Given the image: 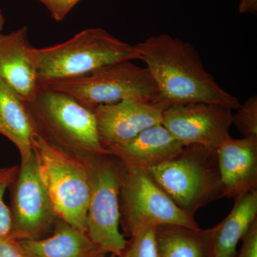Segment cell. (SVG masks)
I'll use <instances>...</instances> for the list:
<instances>
[{"label":"cell","mask_w":257,"mask_h":257,"mask_svg":"<svg viewBox=\"0 0 257 257\" xmlns=\"http://www.w3.org/2000/svg\"><path fill=\"white\" fill-rule=\"evenodd\" d=\"M158 89L154 105L165 109L190 103H212L238 109L237 97L225 91L204 68L197 51L167 34L135 45Z\"/></svg>","instance_id":"cell-1"},{"label":"cell","mask_w":257,"mask_h":257,"mask_svg":"<svg viewBox=\"0 0 257 257\" xmlns=\"http://www.w3.org/2000/svg\"><path fill=\"white\" fill-rule=\"evenodd\" d=\"M30 57L39 84L84 75L101 67L139 60L135 45L101 28L86 29L63 43L37 49Z\"/></svg>","instance_id":"cell-2"},{"label":"cell","mask_w":257,"mask_h":257,"mask_svg":"<svg viewBox=\"0 0 257 257\" xmlns=\"http://www.w3.org/2000/svg\"><path fill=\"white\" fill-rule=\"evenodd\" d=\"M25 104L37 133L50 143L82 158L110 153L101 143L94 110L72 96L39 84Z\"/></svg>","instance_id":"cell-3"},{"label":"cell","mask_w":257,"mask_h":257,"mask_svg":"<svg viewBox=\"0 0 257 257\" xmlns=\"http://www.w3.org/2000/svg\"><path fill=\"white\" fill-rule=\"evenodd\" d=\"M144 170L190 215L224 197L216 152L206 147H184L170 160Z\"/></svg>","instance_id":"cell-4"},{"label":"cell","mask_w":257,"mask_h":257,"mask_svg":"<svg viewBox=\"0 0 257 257\" xmlns=\"http://www.w3.org/2000/svg\"><path fill=\"white\" fill-rule=\"evenodd\" d=\"M32 150L59 219L86 233L90 185L85 160L50 143L37 131Z\"/></svg>","instance_id":"cell-5"},{"label":"cell","mask_w":257,"mask_h":257,"mask_svg":"<svg viewBox=\"0 0 257 257\" xmlns=\"http://www.w3.org/2000/svg\"><path fill=\"white\" fill-rule=\"evenodd\" d=\"M39 84L69 94L91 109L125 99L153 104L158 95L156 82L149 69L131 61L107 64L78 77Z\"/></svg>","instance_id":"cell-6"},{"label":"cell","mask_w":257,"mask_h":257,"mask_svg":"<svg viewBox=\"0 0 257 257\" xmlns=\"http://www.w3.org/2000/svg\"><path fill=\"white\" fill-rule=\"evenodd\" d=\"M83 158L90 185L86 234L103 251L119 257L126 242L119 231V192L124 164L111 153Z\"/></svg>","instance_id":"cell-7"},{"label":"cell","mask_w":257,"mask_h":257,"mask_svg":"<svg viewBox=\"0 0 257 257\" xmlns=\"http://www.w3.org/2000/svg\"><path fill=\"white\" fill-rule=\"evenodd\" d=\"M120 224L125 236L147 228L178 225L199 229L143 168L124 165L119 192Z\"/></svg>","instance_id":"cell-8"},{"label":"cell","mask_w":257,"mask_h":257,"mask_svg":"<svg viewBox=\"0 0 257 257\" xmlns=\"http://www.w3.org/2000/svg\"><path fill=\"white\" fill-rule=\"evenodd\" d=\"M12 185V238L37 240L50 236L59 220L42 180L34 151L22 159Z\"/></svg>","instance_id":"cell-9"},{"label":"cell","mask_w":257,"mask_h":257,"mask_svg":"<svg viewBox=\"0 0 257 257\" xmlns=\"http://www.w3.org/2000/svg\"><path fill=\"white\" fill-rule=\"evenodd\" d=\"M232 109L212 103H190L163 111L162 124L184 147L197 145L216 151L229 138Z\"/></svg>","instance_id":"cell-10"},{"label":"cell","mask_w":257,"mask_h":257,"mask_svg":"<svg viewBox=\"0 0 257 257\" xmlns=\"http://www.w3.org/2000/svg\"><path fill=\"white\" fill-rule=\"evenodd\" d=\"M93 110L99 139L105 149L127 143L143 130L162 124L164 111L151 103L130 99L98 106Z\"/></svg>","instance_id":"cell-11"},{"label":"cell","mask_w":257,"mask_h":257,"mask_svg":"<svg viewBox=\"0 0 257 257\" xmlns=\"http://www.w3.org/2000/svg\"><path fill=\"white\" fill-rule=\"evenodd\" d=\"M216 152L224 197L257 190V139L229 137Z\"/></svg>","instance_id":"cell-12"},{"label":"cell","mask_w":257,"mask_h":257,"mask_svg":"<svg viewBox=\"0 0 257 257\" xmlns=\"http://www.w3.org/2000/svg\"><path fill=\"white\" fill-rule=\"evenodd\" d=\"M32 49L25 26L0 35V78L25 102L31 100L39 87L30 57Z\"/></svg>","instance_id":"cell-13"},{"label":"cell","mask_w":257,"mask_h":257,"mask_svg":"<svg viewBox=\"0 0 257 257\" xmlns=\"http://www.w3.org/2000/svg\"><path fill=\"white\" fill-rule=\"evenodd\" d=\"M183 147L163 124H160L143 130L127 143L106 149L126 167L146 169L170 160Z\"/></svg>","instance_id":"cell-14"},{"label":"cell","mask_w":257,"mask_h":257,"mask_svg":"<svg viewBox=\"0 0 257 257\" xmlns=\"http://www.w3.org/2000/svg\"><path fill=\"white\" fill-rule=\"evenodd\" d=\"M18 241L27 257H116L96 246L85 232L62 220L47 237Z\"/></svg>","instance_id":"cell-15"},{"label":"cell","mask_w":257,"mask_h":257,"mask_svg":"<svg viewBox=\"0 0 257 257\" xmlns=\"http://www.w3.org/2000/svg\"><path fill=\"white\" fill-rule=\"evenodd\" d=\"M36 133L25 101L0 78V134L15 144L23 159L33 151L32 138Z\"/></svg>","instance_id":"cell-16"},{"label":"cell","mask_w":257,"mask_h":257,"mask_svg":"<svg viewBox=\"0 0 257 257\" xmlns=\"http://www.w3.org/2000/svg\"><path fill=\"white\" fill-rule=\"evenodd\" d=\"M216 226L192 229L178 225L155 228L159 257H214Z\"/></svg>","instance_id":"cell-17"},{"label":"cell","mask_w":257,"mask_h":257,"mask_svg":"<svg viewBox=\"0 0 257 257\" xmlns=\"http://www.w3.org/2000/svg\"><path fill=\"white\" fill-rule=\"evenodd\" d=\"M227 216L216 225L214 257H235L238 244L250 225L257 219V190L235 197Z\"/></svg>","instance_id":"cell-18"},{"label":"cell","mask_w":257,"mask_h":257,"mask_svg":"<svg viewBox=\"0 0 257 257\" xmlns=\"http://www.w3.org/2000/svg\"><path fill=\"white\" fill-rule=\"evenodd\" d=\"M119 257H159L155 228H147L130 236Z\"/></svg>","instance_id":"cell-19"},{"label":"cell","mask_w":257,"mask_h":257,"mask_svg":"<svg viewBox=\"0 0 257 257\" xmlns=\"http://www.w3.org/2000/svg\"><path fill=\"white\" fill-rule=\"evenodd\" d=\"M233 115V123L243 138L257 139V96L248 98Z\"/></svg>","instance_id":"cell-20"},{"label":"cell","mask_w":257,"mask_h":257,"mask_svg":"<svg viewBox=\"0 0 257 257\" xmlns=\"http://www.w3.org/2000/svg\"><path fill=\"white\" fill-rule=\"evenodd\" d=\"M18 168L14 172L0 179V240L12 238L13 222L10 208L7 207L3 200L5 190L14 181Z\"/></svg>","instance_id":"cell-21"},{"label":"cell","mask_w":257,"mask_h":257,"mask_svg":"<svg viewBox=\"0 0 257 257\" xmlns=\"http://www.w3.org/2000/svg\"><path fill=\"white\" fill-rule=\"evenodd\" d=\"M46 7L56 21H62L81 0H37Z\"/></svg>","instance_id":"cell-22"},{"label":"cell","mask_w":257,"mask_h":257,"mask_svg":"<svg viewBox=\"0 0 257 257\" xmlns=\"http://www.w3.org/2000/svg\"><path fill=\"white\" fill-rule=\"evenodd\" d=\"M241 241V247L235 257H257V219L250 225Z\"/></svg>","instance_id":"cell-23"},{"label":"cell","mask_w":257,"mask_h":257,"mask_svg":"<svg viewBox=\"0 0 257 257\" xmlns=\"http://www.w3.org/2000/svg\"><path fill=\"white\" fill-rule=\"evenodd\" d=\"M0 257H27L18 240L13 238L0 240Z\"/></svg>","instance_id":"cell-24"},{"label":"cell","mask_w":257,"mask_h":257,"mask_svg":"<svg viewBox=\"0 0 257 257\" xmlns=\"http://www.w3.org/2000/svg\"><path fill=\"white\" fill-rule=\"evenodd\" d=\"M257 11V0H241L239 3L240 13H256Z\"/></svg>","instance_id":"cell-25"},{"label":"cell","mask_w":257,"mask_h":257,"mask_svg":"<svg viewBox=\"0 0 257 257\" xmlns=\"http://www.w3.org/2000/svg\"><path fill=\"white\" fill-rule=\"evenodd\" d=\"M18 169V167H10V168H0V179L4 178L7 175H10Z\"/></svg>","instance_id":"cell-26"},{"label":"cell","mask_w":257,"mask_h":257,"mask_svg":"<svg viewBox=\"0 0 257 257\" xmlns=\"http://www.w3.org/2000/svg\"><path fill=\"white\" fill-rule=\"evenodd\" d=\"M5 22L4 15H3V12L0 9V35L3 34L2 32H3V28H4Z\"/></svg>","instance_id":"cell-27"}]
</instances>
